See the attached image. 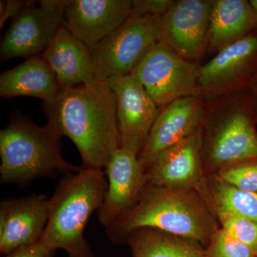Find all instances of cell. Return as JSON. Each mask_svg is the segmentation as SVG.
Returning a JSON list of instances; mask_svg holds the SVG:
<instances>
[{
	"label": "cell",
	"instance_id": "obj_18",
	"mask_svg": "<svg viewBox=\"0 0 257 257\" xmlns=\"http://www.w3.org/2000/svg\"><path fill=\"white\" fill-rule=\"evenodd\" d=\"M257 30L249 0H211L207 52L217 53Z\"/></svg>",
	"mask_w": 257,
	"mask_h": 257
},
{
	"label": "cell",
	"instance_id": "obj_1",
	"mask_svg": "<svg viewBox=\"0 0 257 257\" xmlns=\"http://www.w3.org/2000/svg\"><path fill=\"white\" fill-rule=\"evenodd\" d=\"M43 111L48 123L78 149L83 169L102 170L121 147L116 96L107 81L61 89L44 102Z\"/></svg>",
	"mask_w": 257,
	"mask_h": 257
},
{
	"label": "cell",
	"instance_id": "obj_26",
	"mask_svg": "<svg viewBox=\"0 0 257 257\" xmlns=\"http://www.w3.org/2000/svg\"><path fill=\"white\" fill-rule=\"evenodd\" d=\"M55 252V250L40 241L30 246L19 248L4 257H54Z\"/></svg>",
	"mask_w": 257,
	"mask_h": 257
},
{
	"label": "cell",
	"instance_id": "obj_7",
	"mask_svg": "<svg viewBox=\"0 0 257 257\" xmlns=\"http://www.w3.org/2000/svg\"><path fill=\"white\" fill-rule=\"evenodd\" d=\"M199 63L189 62L159 42L131 74L162 109L172 101L201 95L197 84Z\"/></svg>",
	"mask_w": 257,
	"mask_h": 257
},
{
	"label": "cell",
	"instance_id": "obj_11",
	"mask_svg": "<svg viewBox=\"0 0 257 257\" xmlns=\"http://www.w3.org/2000/svg\"><path fill=\"white\" fill-rule=\"evenodd\" d=\"M116 96L121 147L140 155L160 109L133 74L107 80Z\"/></svg>",
	"mask_w": 257,
	"mask_h": 257
},
{
	"label": "cell",
	"instance_id": "obj_5",
	"mask_svg": "<svg viewBox=\"0 0 257 257\" xmlns=\"http://www.w3.org/2000/svg\"><path fill=\"white\" fill-rule=\"evenodd\" d=\"M61 138L50 123L40 126L23 115H15L0 132L1 183L25 185L41 177L79 172L82 168L61 155Z\"/></svg>",
	"mask_w": 257,
	"mask_h": 257
},
{
	"label": "cell",
	"instance_id": "obj_21",
	"mask_svg": "<svg viewBox=\"0 0 257 257\" xmlns=\"http://www.w3.org/2000/svg\"><path fill=\"white\" fill-rule=\"evenodd\" d=\"M197 189L213 212L225 211L257 223V193L236 188L216 175L204 176Z\"/></svg>",
	"mask_w": 257,
	"mask_h": 257
},
{
	"label": "cell",
	"instance_id": "obj_3",
	"mask_svg": "<svg viewBox=\"0 0 257 257\" xmlns=\"http://www.w3.org/2000/svg\"><path fill=\"white\" fill-rule=\"evenodd\" d=\"M203 99L204 176L235 162L257 159V117L246 90Z\"/></svg>",
	"mask_w": 257,
	"mask_h": 257
},
{
	"label": "cell",
	"instance_id": "obj_23",
	"mask_svg": "<svg viewBox=\"0 0 257 257\" xmlns=\"http://www.w3.org/2000/svg\"><path fill=\"white\" fill-rule=\"evenodd\" d=\"M221 229L239 240L257 256V223L225 212H214Z\"/></svg>",
	"mask_w": 257,
	"mask_h": 257
},
{
	"label": "cell",
	"instance_id": "obj_19",
	"mask_svg": "<svg viewBox=\"0 0 257 257\" xmlns=\"http://www.w3.org/2000/svg\"><path fill=\"white\" fill-rule=\"evenodd\" d=\"M61 89L55 74L42 55L30 57L0 75V95L5 98L32 96L47 102Z\"/></svg>",
	"mask_w": 257,
	"mask_h": 257
},
{
	"label": "cell",
	"instance_id": "obj_17",
	"mask_svg": "<svg viewBox=\"0 0 257 257\" xmlns=\"http://www.w3.org/2000/svg\"><path fill=\"white\" fill-rule=\"evenodd\" d=\"M43 60L55 74L61 89H69L96 80L90 49L62 25L46 50Z\"/></svg>",
	"mask_w": 257,
	"mask_h": 257
},
{
	"label": "cell",
	"instance_id": "obj_12",
	"mask_svg": "<svg viewBox=\"0 0 257 257\" xmlns=\"http://www.w3.org/2000/svg\"><path fill=\"white\" fill-rule=\"evenodd\" d=\"M201 95L180 98L160 109L138 159L144 171L167 149L199 131L204 116Z\"/></svg>",
	"mask_w": 257,
	"mask_h": 257
},
{
	"label": "cell",
	"instance_id": "obj_22",
	"mask_svg": "<svg viewBox=\"0 0 257 257\" xmlns=\"http://www.w3.org/2000/svg\"><path fill=\"white\" fill-rule=\"evenodd\" d=\"M214 175L236 188L257 193V159L225 166Z\"/></svg>",
	"mask_w": 257,
	"mask_h": 257
},
{
	"label": "cell",
	"instance_id": "obj_9",
	"mask_svg": "<svg viewBox=\"0 0 257 257\" xmlns=\"http://www.w3.org/2000/svg\"><path fill=\"white\" fill-rule=\"evenodd\" d=\"M257 74V30L199 64L197 84L204 99L246 90Z\"/></svg>",
	"mask_w": 257,
	"mask_h": 257
},
{
	"label": "cell",
	"instance_id": "obj_2",
	"mask_svg": "<svg viewBox=\"0 0 257 257\" xmlns=\"http://www.w3.org/2000/svg\"><path fill=\"white\" fill-rule=\"evenodd\" d=\"M140 228L194 240L206 248L220 227L197 189L145 184L135 205L106 230L111 241L121 243L128 233Z\"/></svg>",
	"mask_w": 257,
	"mask_h": 257
},
{
	"label": "cell",
	"instance_id": "obj_16",
	"mask_svg": "<svg viewBox=\"0 0 257 257\" xmlns=\"http://www.w3.org/2000/svg\"><path fill=\"white\" fill-rule=\"evenodd\" d=\"M201 128L161 152L145 170V184L197 189L204 178Z\"/></svg>",
	"mask_w": 257,
	"mask_h": 257
},
{
	"label": "cell",
	"instance_id": "obj_13",
	"mask_svg": "<svg viewBox=\"0 0 257 257\" xmlns=\"http://www.w3.org/2000/svg\"><path fill=\"white\" fill-rule=\"evenodd\" d=\"M104 169L108 187L97 215L107 229L135 205L145 179L138 155L123 147L111 153Z\"/></svg>",
	"mask_w": 257,
	"mask_h": 257
},
{
	"label": "cell",
	"instance_id": "obj_6",
	"mask_svg": "<svg viewBox=\"0 0 257 257\" xmlns=\"http://www.w3.org/2000/svg\"><path fill=\"white\" fill-rule=\"evenodd\" d=\"M160 18L132 15L121 26L91 50L95 79L131 74L160 42Z\"/></svg>",
	"mask_w": 257,
	"mask_h": 257
},
{
	"label": "cell",
	"instance_id": "obj_20",
	"mask_svg": "<svg viewBox=\"0 0 257 257\" xmlns=\"http://www.w3.org/2000/svg\"><path fill=\"white\" fill-rule=\"evenodd\" d=\"M124 242L130 245L133 257H207L197 241L153 228L130 231Z\"/></svg>",
	"mask_w": 257,
	"mask_h": 257
},
{
	"label": "cell",
	"instance_id": "obj_29",
	"mask_svg": "<svg viewBox=\"0 0 257 257\" xmlns=\"http://www.w3.org/2000/svg\"><path fill=\"white\" fill-rule=\"evenodd\" d=\"M249 3L257 18V0H249Z\"/></svg>",
	"mask_w": 257,
	"mask_h": 257
},
{
	"label": "cell",
	"instance_id": "obj_25",
	"mask_svg": "<svg viewBox=\"0 0 257 257\" xmlns=\"http://www.w3.org/2000/svg\"><path fill=\"white\" fill-rule=\"evenodd\" d=\"M175 0H133L132 15L135 16H153L160 18L165 15Z\"/></svg>",
	"mask_w": 257,
	"mask_h": 257
},
{
	"label": "cell",
	"instance_id": "obj_24",
	"mask_svg": "<svg viewBox=\"0 0 257 257\" xmlns=\"http://www.w3.org/2000/svg\"><path fill=\"white\" fill-rule=\"evenodd\" d=\"M207 257H257L239 240L219 228L205 248Z\"/></svg>",
	"mask_w": 257,
	"mask_h": 257
},
{
	"label": "cell",
	"instance_id": "obj_4",
	"mask_svg": "<svg viewBox=\"0 0 257 257\" xmlns=\"http://www.w3.org/2000/svg\"><path fill=\"white\" fill-rule=\"evenodd\" d=\"M108 182L101 170L81 169L63 176L50 198L48 221L41 241L68 257H94L84 236L93 212L104 202Z\"/></svg>",
	"mask_w": 257,
	"mask_h": 257
},
{
	"label": "cell",
	"instance_id": "obj_10",
	"mask_svg": "<svg viewBox=\"0 0 257 257\" xmlns=\"http://www.w3.org/2000/svg\"><path fill=\"white\" fill-rule=\"evenodd\" d=\"M211 0H178L159 20L160 42L199 63L208 49Z\"/></svg>",
	"mask_w": 257,
	"mask_h": 257
},
{
	"label": "cell",
	"instance_id": "obj_14",
	"mask_svg": "<svg viewBox=\"0 0 257 257\" xmlns=\"http://www.w3.org/2000/svg\"><path fill=\"white\" fill-rule=\"evenodd\" d=\"M50 198L28 196L0 204V252L8 255L41 241L48 221Z\"/></svg>",
	"mask_w": 257,
	"mask_h": 257
},
{
	"label": "cell",
	"instance_id": "obj_28",
	"mask_svg": "<svg viewBox=\"0 0 257 257\" xmlns=\"http://www.w3.org/2000/svg\"><path fill=\"white\" fill-rule=\"evenodd\" d=\"M248 96L252 102L253 108H254L255 112H256L257 117V74L253 78L252 82L250 84L249 87L246 89Z\"/></svg>",
	"mask_w": 257,
	"mask_h": 257
},
{
	"label": "cell",
	"instance_id": "obj_27",
	"mask_svg": "<svg viewBox=\"0 0 257 257\" xmlns=\"http://www.w3.org/2000/svg\"><path fill=\"white\" fill-rule=\"evenodd\" d=\"M27 2L19 0H8L0 2V28H3L10 18H15L21 13Z\"/></svg>",
	"mask_w": 257,
	"mask_h": 257
},
{
	"label": "cell",
	"instance_id": "obj_15",
	"mask_svg": "<svg viewBox=\"0 0 257 257\" xmlns=\"http://www.w3.org/2000/svg\"><path fill=\"white\" fill-rule=\"evenodd\" d=\"M132 13V0H70L64 25L92 50L121 26Z\"/></svg>",
	"mask_w": 257,
	"mask_h": 257
},
{
	"label": "cell",
	"instance_id": "obj_8",
	"mask_svg": "<svg viewBox=\"0 0 257 257\" xmlns=\"http://www.w3.org/2000/svg\"><path fill=\"white\" fill-rule=\"evenodd\" d=\"M69 1L43 0L38 2L39 7L35 2H27L21 13L13 19L2 40L1 62L42 55L64 25Z\"/></svg>",
	"mask_w": 257,
	"mask_h": 257
}]
</instances>
